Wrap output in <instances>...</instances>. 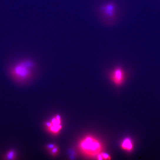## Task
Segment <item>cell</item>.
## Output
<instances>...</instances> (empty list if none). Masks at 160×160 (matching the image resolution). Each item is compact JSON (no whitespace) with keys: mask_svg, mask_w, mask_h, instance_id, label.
Masks as SVG:
<instances>
[{"mask_svg":"<svg viewBox=\"0 0 160 160\" xmlns=\"http://www.w3.org/2000/svg\"><path fill=\"white\" fill-rule=\"evenodd\" d=\"M15 152L14 151H10L7 154L6 158L8 159H13L15 157Z\"/></svg>","mask_w":160,"mask_h":160,"instance_id":"9","label":"cell"},{"mask_svg":"<svg viewBox=\"0 0 160 160\" xmlns=\"http://www.w3.org/2000/svg\"><path fill=\"white\" fill-rule=\"evenodd\" d=\"M48 148L51 150V154L53 155H56L58 152V149L54 145H49L48 146Z\"/></svg>","mask_w":160,"mask_h":160,"instance_id":"8","label":"cell"},{"mask_svg":"<svg viewBox=\"0 0 160 160\" xmlns=\"http://www.w3.org/2000/svg\"><path fill=\"white\" fill-rule=\"evenodd\" d=\"M46 125L49 131L51 133L54 134H58L62 128L61 117L59 115H56L49 122H47Z\"/></svg>","mask_w":160,"mask_h":160,"instance_id":"5","label":"cell"},{"mask_svg":"<svg viewBox=\"0 0 160 160\" xmlns=\"http://www.w3.org/2000/svg\"><path fill=\"white\" fill-rule=\"evenodd\" d=\"M79 148L84 155L89 157H97L102 153L103 148L101 143L95 137L88 136L81 140Z\"/></svg>","mask_w":160,"mask_h":160,"instance_id":"1","label":"cell"},{"mask_svg":"<svg viewBox=\"0 0 160 160\" xmlns=\"http://www.w3.org/2000/svg\"><path fill=\"white\" fill-rule=\"evenodd\" d=\"M116 5L111 1L103 2L98 8V10L103 18L108 20H113L116 13Z\"/></svg>","mask_w":160,"mask_h":160,"instance_id":"3","label":"cell"},{"mask_svg":"<svg viewBox=\"0 0 160 160\" xmlns=\"http://www.w3.org/2000/svg\"><path fill=\"white\" fill-rule=\"evenodd\" d=\"M35 64L31 60L22 61L16 65L12 68V73L18 79L25 80L28 79L32 73Z\"/></svg>","mask_w":160,"mask_h":160,"instance_id":"2","label":"cell"},{"mask_svg":"<svg viewBox=\"0 0 160 160\" xmlns=\"http://www.w3.org/2000/svg\"><path fill=\"white\" fill-rule=\"evenodd\" d=\"M121 146L123 149L130 152L133 149L134 144L131 139L126 138L123 141Z\"/></svg>","mask_w":160,"mask_h":160,"instance_id":"6","label":"cell"},{"mask_svg":"<svg viewBox=\"0 0 160 160\" xmlns=\"http://www.w3.org/2000/svg\"><path fill=\"white\" fill-rule=\"evenodd\" d=\"M98 159L99 160H110L111 159V157L108 154L104 153L102 152V153L99 154L97 156Z\"/></svg>","mask_w":160,"mask_h":160,"instance_id":"7","label":"cell"},{"mask_svg":"<svg viewBox=\"0 0 160 160\" xmlns=\"http://www.w3.org/2000/svg\"><path fill=\"white\" fill-rule=\"evenodd\" d=\"M109 76L111 81L115 85H122L125 80V71L121 66L115 67L109 73Z\"/></svg>","mask_w":160,"mask_h":160,"instance_id":"4","label":"cell"}]
</instances>
